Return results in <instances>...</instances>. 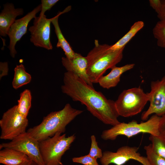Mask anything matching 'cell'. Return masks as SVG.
Wrapping results in <instances>:
<instances>
[{"instance_id":"cell-2","label":"cell","mask_w":165,"mask_h":165,"mask_svg":"<svg viewBox=\"0 0 165 165\" xmlns=\"http://www.w3.org/2000/svg\"><path fill=\"white\" fill-rule=\"evenodd\" d=\"M94 46L86 57L87 73L92 83H97L106 71L116 66L122 60L124 48L118 50L110 49L111 45L100 44L95 40Z\"/></svg>"},{"instance_id":"cell-15","label":"cell","mask_w":165,"mask_h":165,"mask_svg":"<svg viewBox=\"0 0 165 165\" xmlns=\"http://www.w3.org/2000/svg\"><path fill=\"white\" fill-rule=\"evenodd\" d=\"M135 64H130L122 66H115L111 69V72L106 75L102 76L99 79L98 83L102 87L109 89L116 86L119 82L122 74L133 68Z\"/></svg>"},{"instance_id":"cell-7","label":"cell","mask_w":165,"mask_h":165,"mask_svg":"<svg viewBox=\"0 0 165 165\" xmlns=\"http://www.w3.org/2000/svg\"><path fill=\"white\" fill-rule=\"evenodd\" d=\"M28 125L27 118L20 113L17 105H15L5 112L0 120V138L11 141L26 132Z\"/></svg>"},{"instance_id":"cell-10","label":"cell","mask_w":165,"mask_h":165,"mask_svg":"<svg viewBox=\"0 0 165 165\" xmlns=\"http://www.w3.org/2000/svg\"><path fill=\"white\" fill-rule=\"evenodd\" d=\"M139 148L135 146H124L119 148L116 152L105 151L100 159L102 165L113 163L123 165L130 160L137 161L143 165H150L146 157L141 156L138 152Z\"/></svg>"},{"instance_id":"cell-29","label":"cell","mask_w":165,"mask_h":165,"mask_svg":"<svg viewBox=\"0 0 165 165\" xmlns=\"http://www.w3.org/2000/svg\"><path fill=\"white\" fill-rule=\"evenodd\" d=\"M150 5L158 14L160 11L161 6V0H149Z\"/></svg>"},{"instance_id":"cell-5","label":"cell","mask_w":165,"mask_h":165,"mask_svg":"<svg viewBox=\"0 0 165 165\" xmlns=\"http://www.w3.org/2000/svg\"><path fill=\"white\" fill-rule=\"evenodd\" d=\"M58 132L39 142L40 152L45 165H60L61 159L75 139V134L66 137Z\"/></svg>"},{"instance_id":"cell-14","label":"cell","mask_w":165,"mask_h":165,"mask_svg":"<svg viewBox=\"0 0 165 165\" xmlns=\"http://www.w3.org/2000/svg\"><path fill=\"white\" fill-rule=\"evenodd\" d=\"M24 10L22 8H15L12 3L3 5V9L0 13V35L6 37L9 28L18 16L22 15Z\"/></svg>"},{"instance_id":"cell-30","label":"cell","mask_w":165,"mask_h":165,"mask_svg":"<svg viewBox=\"0 0 165 165\" xmlns=\"http://www.w3.org/2000/svg\"><path fill=\"white\" fill-rule=\"evenodd\" d=\"M161 6L157 17L160 20H165V0H161Z\"/></svg>"},{"instance_id":"cell-23","label":"cell","mask_w":165,"mask_h":165,"mask_svg":"<svg viewBox=\"0 0 165 165\" xmlns=\"http://www.w3.org/2000/svg\"><path fill=\"white\" fill-rule=\"evenodd\" d=\"M146 157L150 165H165V159L160 156L153 150L151 144L144 147Z\"/></svg>"},{"instance_id":"cell-6","label":"cell","mask_w":165,"mask_h":165,"mask_svg":"<svg viewBox=\"0 0 165 165\" xmlns=\"http://www.w3.org/2000/svg\"><path fill=\"white\" fill-rule=\"evenodd\" d=\"M148 101L147 93L138 87L124 90L115 104L119 116L128 117L140 113Z\"/></svg>"},{"instance_id":"cell-19","label":"cell","mask_w":165,"mask_h":165,"mask_svg":"<svg viewBox=\"0 0 165 165\" xmlns=\"http://www.w3.org/2000/svg\"><path fill=\"white\" fill-rule=\"evenodd\" d=\"M14 74L12 82L13 87L17 89L30 82L31 77L27 72L24 65L21 64L17 65L14 69Z\"/></svg>"},{"instance_id":"cell-13","label":"cell","mask_w":165,"mask_h":165,"mask_svg":"<svg viewBox=\"0 0 165 165\" xmlns=\"http://www.w3.org/2000/svg\"><path fill=\"white\" fill-rule=\"evenodd\" d=\"M61 62L67 71L74 73L93 87V83L90 80L87 73V62L86 57L75 53L74 57L72 59L62 57Z\"/></svg>"},{"instance_id":"cell-22","label":"cell","mask_w":165,"mask_h":165,"mask_svg":"<svg viewBox=\"0 0 165 165\" xmlns=\"http://www.w3.org/2000/svg\"><path fill=\"white\" fill-rule=\"evenodd\" d=\"M152 32L157 40L158 46L165 49V20L158 21L153 28Z\"/></svg>"},{"instance_id":"cell-12","label":"cell","mask_w":165,"mask_h":165,"mask_svg":"<svg viewBox=\"0 0 165 165\" xmlns=\"http://www.w3.org/2000/svg\"><path fill=\"white\" fill-rule=\"evenodd\" d=\"M41 8L40 4L23 17L16 20L10 27L8 34L10 40L8 48L13 58L15 57L17 53L15 49L16 43L27 33L29 23L36 17V15L41 11Z\"/></svg>"},{"instance_id":"cell-11","label":"cell","mask_w":165,"mask_h":165,"mask_svg":"<svg viewBox=\"0 0 165 165\" xmlns=\"http://www.w3.org/2000/svg\"><path fill=\"white\" fill-rule=\"evenodd\" d=\"M52 19L47 18L45 15L34 19L33 25L29 28L28 30L31 34L30 41L35 46L48 50L52 49L50 39Z\"/></svg>"},{"instance_id":"cell-24","label":"cell","mask_w":165,"mask_h":165,"mask_svg":"<svg viewBox=\"0 0 165 165\" xmlns=\"http://www.w3.org/2000/svg\"><path fill=\"white\" fill-rule=\"evenodd\" d=\"M91 147L88 154L97 160L98 158L100 159L103 156V153L101 150L98 146L97 142L94 135L91 136Z\"/></svg>"},{"instance_id":"cell-9","label":"cell","mask_w":165,"mask_h":165,"mask_svg":"<svg viewBox=\"0 0 165 165\" xmlns=\"http://www.w3.org/2000/svg\"><path fill=\"white\" fill-rule=\"evenodd\" d=\"M150 87V92L147 93L150 105L142 114L143 121L147 120L153 114L160 117L165 114V75L160 80L151 82Z\"/></svg>"},{"instance_id":"cell-20","label":"cell","mask_w":165,"mask_h":165,"mask_svg":"<svg viewBox=\"0 0 165 165\" xmlns=\"http://www.w3.org/2000/svg\"><path fill=\"white\" fill-rule=\"evenodd\" d=\"M31 91L25 89L20 94V98L18 100V110L24 117L27 118L31 107Z\"/></svg>"},{"instance_id":"cell-16","label":"cell","mask_w":165,"mask_h":165,"mask_svg":"<svg viewBox=\"0 0 165 165\" xmlns=\"http://www.w3.org/2000/svg\"><path fill=\"white\" fill-rule=\"evenodd\" d=\"M71 8V6H69L62 12H59L57 15L52 18L51 20V23L54 27L55 32L58 39L56 46L57 48H61L64 52L66 57L69 59L73 58L75 53L63 35L59 25L58 19L61 15L69 11Z\"/></svg>"},{"instance_id":"cell-28","label":"cell","mask_w":165,"mask_h":165,"mask_svg":"<svg viewBox=\"0 0 165 165\" xmlns=\"http://www.w3.org/2000/svg\"><path fill=\"white\" fill-rule=\"evenodd\" d=\"M9 71L8 64L7 62H0V79L8 74Z\"/></svg>"},{"instance_id":"cell-21","label":"cell","mask_w":165,"mask_h":165,"mask_svg":"<svg viewBox=\"0 0 165 165\" xmlns=\"http://www.w3.org/2000/svg\"><path fill=\"white\" fill-rule=\"evenodd\" d=\"M149 139L154 152L165 159V138L160 135H150Z\"/></svg>"},{"instance_id":"cell-31","label":"cell","mask_w":165,"mask_h":165,"mask_svg":"<svg viewBox=\"0 0 165 165\" xmlns=\"http://www.w3.org/2000/svg\"><path fill=\"white\" fill-rule=\"evenodd\" d=\"M20 165H37V164L33 161L30 160Z\"/></svg>"},{"instance_id":"cell-3","label":"cell","mask_w":165,"mask_h":165,"mask_svg":"<svg viewBox=\"0 0 165 165\" xmlns=\"http://www.w3.org/2000/svg\"><path fill=\"white\" fill-rule=\"evenodd\" d=\"M83 112L67 103L61 110L52 112L44 117L40 124L29 129L27 132L40 142L53 137L57 133L64 132L66 126Z\"/></svg>"},{"instance_id":"cell-18","label":"cell","mask_w":165,"mask_h":165,"mask_svg":"<svg viewBox=\"0 0 165 165\" xmlns=\"http://www.w3.org/2000/svg\"><path fill=\"white\" fill-rule=\"evenodd\" d=\"M144 23L141 21L135 22L130 27L129 30L116 42L111 45L110 49L118 50L124 48L127 44L136 34L144 27Z\"/></svg>"},{"instance_id":"cell-17","label":"cell","mask_w":165,"mask_h":165,"mask_svg":"<svg viewBox=\"0 0 165 165\" xmlns=\"http://www.w3.org/2000/svg\"><path fill=\"white\" fill-rule=\"evenodd\" d=\"M31 159L16 150L4 148L0 151V163L5 165H20Z\"/></svg>"},{"instance_id":"cell-26","label":"cell","mask_w":165,"mask_h":165,"mask_svg":"<svg viewBox=\"0 0 165 165\" xmlns=\"http://www.w3.org/2000/svg\"><path fill=\"white\" fill-rule=\"evenodd\" d=\"M58 1V0H42L41 10L39 16L41 17L45 15V13L47 10H50Z\"/></svg>"},{"instance_id":"cell-27","label":"cell","mask_w":165,"mask_h":165,"mask_svg":"<svg viewBox=\"0 0 165 165\" xmlns=\"http://www.w3.org/2000/svg\"><path fill=\"white\" fill-rule=\"evenodd\" d=\"M158 130L160 135L165 138V114L160 117L158 126Z\"/></svg>"},{"instance_id":"cell-1","label":"cell","mask_w":165,"mask_h":165,"mask_svg":"<svg viewBox=\"0 0 165 165\" xmlns=\"http://www.w3.org/2000/svg\"><path fill=\"white\" fill-rule=\"evenodd\" d=\"M61 90L74 101L85 105L94 116L104 124L113 126L120 123L115 101L108 99L74 73L67 71L64 73Z\"/></svg>"},{"instance_id":"cell-25","label":"cell","mask_w":165,"mask_h":165,"mask_svg":"<svg viewBox=\"0 0 165 165\" xmlns=\"http://www.w3.org/2000/svg\"><path fill=\"white\" fill-rule=\"evenodd\" d=\"M73 162L82 164L84 165H99L97 160L92 157L89 154L83 156L72 158Z\"/></svg>"},{"instance_id":"cell-8","label":"cell","mask_w":165,"mask_h":165,"mask_svg":"<svg viewBox=\"0 0 165 165\" xmlns=\"http://www.w3.org/2000/svg\"><path fill=\"white\" fill-rule=\"evenodd\" d=\"M14 149L27 155L37 165H45L40 150L39 142L27 132L22 134L10 141L0 144V149Z\"/></svg>"},{"instance_id":"cell-4","label":"cell","mask_w":165,"mask_h":165,"mask_svg":"<svg viewBox=\"0 0 165 165\" xmlns=\"http://www.w3.org/2000/svg\"><path fill=\"white\" fill-rule=\"evenodd\" d=\"M160 118V116L154 114L146 121L140 123L134 120L128 123L120 122L104 130L101 137L104 140H114L119 135H124L130 138L141 133L159 136L158 126Z\"/></svg>"}]
</instances>
